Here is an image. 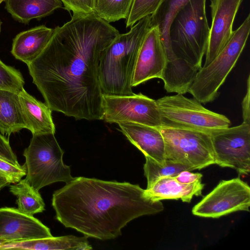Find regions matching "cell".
Listing matches in <instances>:
<instances>
[{
	"label": "cell",
	"mask_w": 250,
	"mask_h": 250,
	"mask_svg": "<svg viewBox=\"0 0 250 250\" xmlns=\"http://www.w3.org/2000/svg\"><path fill=\"white\" fill-rule=\"evenodd\" d=\"M52 206L64 227L102 240L121 235L131 220L164 209L161 201L147 198L138 185L83 177L73 178L54 191Z\"/></svg>",
	"instance_id": "2"
},
{
	"label": "cell",
	"mask_w": 250,
	"mask_h": 250,
	"mask_svg": "<svg viewBox=\"0 0 250 250\" xmlns=\"http://www.w3.org/2000/svg\"><path fill=\"white\" fill-rule=\"evenodd\" d=\"M0 159L14 166H21L10 146L8 139L0 132Z\"/></svg>",
	"instance_id": "30"
},
{
	"label": "cell",
	"mask_w": 250,
	"mask_h": 250,
	"mask_svg": "<svg viewBox=\"0 0 250 250\" xmlns=\"http://www.w3.org/2000/svg\"><path fill=\"white\" fill-rule=\"evenodd\" d=\"M117 124L120 131L145 157L161 164L166 162L165 142L160 128L130 122Z\"/></svg>",
	"instance_id": "15"
},
{
	"label": "cell",
	"mask_w": 250,
	"mask_h": 250,
	"mask_svg": "<svg viewBox=\"0 0 250 250\" xmlns=\"http://www.w3.org/2000/svg\"><path fill=\"white\" fill-rule=\"evenodd\" d=\"M26 174V169L24 164L18 167L0 159V175L5 177L10 183L19 182Z\"/></svg>",
	"instance_id": "29"
},
{
	"label": "cell",
	"mask_w": 250,
	"mask_h": 250,
	"mask_svg": "<svg viewBox=\"0 0 250 250\" xmlns=\"http://www.w3.org/2000/svg\"><path fill=\"white\" fill-rule=\"evenodd\" d=\"M9 190L17 196L18 209L21 212L33 216L44 210L45 204L41 194L24 179L11 185Z\"/></svg>",
	"instance_id": "23"
},
{
	"label": "cell",
	"mask_w": 250,
	"mask_h": 250,
	"mask_svg": "<svg viewBox=\"0 0 250 250\" xmlns=\"http://www.w3.org/2000/svg\"><path fill=\"white\" fill-rule=\"evenodd\" d=\"M102 120L112 124L130 122L160 128L156 100L142 94L117 96L103 94Z\"/></svg>",
	"instance_id": "9"
},
{
	"label": "cell",
	"mask_w": 250,
	"mask_h": 250,
	"mask_svg": "<svg viewBox=\"0 0 250 250\" xmlns=\"http://www.w3.org/2000/svg\"><path fill=\"white\" fill-rule=\"evenodd\" d=\"M4 0H0V4Z\"/></svg>",
	"instance_id": "35"
},
{
	"label": "cell",
	"mask_w": 250,
	"mask_h": 250,
	"mask_svg": "<svg viewBox=\"0 0 250 250\" xmlns=\"http://www.w3.org/2000/svg\"><path fill=\"white\" fill-rule=\"evenodd\" d=\"M163 0H133L126 19V27L132 26L141 19L153 14Z\"/></svg>",
	"instance_id": "26"
},
{
	"label": "cell",
	"mask_w": 250,
	"mask_h": 250,
	"mask_svg": "<svg viewBox=\"0 0 250 250\" xmlns=\"http://www.w3.org/2000/svg\"><path fill=\"white\" fill-rule=\"evenodd\" d=\"M189 0H163L156 11L150 15V28L157 26L164 46L166 58L174 55L170 44L169 29L177 12Z\"/></svg>",
	"instance_id": "22"
},
{
	"label": "cell",
	"mask_w": 250,
	"mask_h": 250,
	"mask_svg": "<svg viewBox=\"0 0 250 250\" xmlns=\"http://www.w3.org/2000/svg\"><path fill=\"white\" fill-rule=\"evenodd\" d=\"M64 8L74 16L95 15V0H61Z\"/></svg>",
	"instance_id": "28"
},
{
	"label": "cell",
	"mask_w": 250,
	"mask_h": 250,
	"mask_svg": "<svg viewBox=\"0 0 250 250\" xmlns=\"http://www.w3.org/2000/svg\"><path fill=\"white\" fill-rule=\"evenodd\" d=\"M2 23V22L1 21V20H0V32H1V26Z\"/></svg>",
	"instance_id": "34"
},
{
	"label": "cell",
	"mask_w": 250,
	"mask_h": 250,
	"mask_svg": "<svg viewBox=\"0 0 250 250\" xmlns=\"http://www.w3.org/2000/svg\"><path fill=\"white\" fill-rule=\"evenodd\" d=\"M52 236L50 229L33 216L18 208H0V246Z\"/></svg>",
	"instance_id": "13"
},
{
	"label": "cell",
	"mask_w": 250,
	"mask_h": 250,
	"mask_svg": "<svg viewBox=\"0 0 250 250\" xmlns=\"http://www.w3.org/2000/svg\"><path fill=\"white\" fill-rule=\"evenodd\" d=\"M87 237L66 235L23 241L0 246V250H90L92 249Z\"/></svg>",
	"instance_id": "19"
},
{
	"label": "cell",
	"mask_w": 250,
	"mask_h": 250,
	"mask_svg": "<svg viewBox=\"0 0 250 250\" xmlns=\"http://www.w3.org/2000/svg\"><path fill=\"white\" fill-rule=\"evenodd\" d=\"M53 32L54 29L42 25L20 32L13 39L12 54L28 64L43 50Z\"/></svg>",
	"instance_id": "17"
},
{
	"label": "cell",
	"mask_w": 250,
	"mask_h": 250,
	"mask_svg": "<svg viewBox=\"0 0 250 250\" xmlns=\"http://www.w3.org/2000/svg\"><path fill=\"white\" fill-rule=\"evenodd\" d=\"M133 0H95V15L110 23L129 14Z\"/></svg>",
	"instance_id": "25"
},
{
	"label": "cell",
	"mask_w": 250,
	"mask_h": 250,
	"mask_svg": "<svg viewBox=\"0 0 250 250\" xmlns=\"http://www.w3.org/2000/svg\"><path fill=\"white\" fill-rule=\"evenodd\" d=\"M119 34L95 15H73L54 28L43 50L27 64L33 83L52 111L77 120H102L100 59Z\"/></svg>",
	"instance_id": "1"
},
{
	"label": "cell",
	"mask_w": 250,
	"mask_h": 250,
	"mask_svg": "<svg viewBox=\"0 0 250 250\" xmlns=\"http://www.w3.org/2000/svg\"><path fill=\"white\" fill-rule=\"evenodd\" d=\"M205 185L201 180L190 184L178 182L174 177L160 179L149 189H145L146 196L153 201L178 200L190 203L194 196H201Z\"/></svg>",
	"instance_id": "18"
},
{
	"label": "cell",
	"mask_w": 250,
	"mask_h": 250,
	"mask_svg": "<svg viewBox=\"0 0 250 250\" xmlns=\"http://www.w3.org/2000/svg\"><path fill=\"white\" fill-rule=\"evenodd\" d=\"M215 164L235 169L240 175L250 172V124L218 130L210 134Z\"/></svg>",
	"instance_id": "10"
},
{
	"label": "cell",
	"mask_w": 250,
	"mask_h": 250,
	"mask_svg": "<svg viewBox=\"0 0 250 250\" xmlns=\"http://www.w3.org/2000/svg\"><path fill=\"white\" fill-rule=\"evenodd\" d=\"M164 127L195 130L209 134L227 128L230 120L225 115L205 108L195 98L176 93L156 100Z\"/></svg>",
	"instance_id": "7"
},
{
	"label": "cell",
	"mask_w": 250,
	"mask_h": 250,
	"mask_svg": "<svg viewBox=\"0 0 250 250\" xmlns=\"http://www.w3.org/2000/svg\"><path fill=\"white\" fill-rule=\"evenodd\" d=\"M203 175L200 173H192L189 170H183L174 177L180 183L190 184L201 180Z\"/></svg>",
	"instance_id": "31"
},
{
	"label": "cell",
	"mask_w": 250,
	"mask_h": 250,
	"mask_svg": "<svg viewBox=\"0 0 250 250\" xmlns=\"http://www.w3.org/2000/svg\"><path fill=\"white\" fill-rule=\"evenodd\" d=\"M243 0H210L212 22L203 66L209 64L231 38L233 22Z\"/></svg>",
	"instance_id": "12"
},
{
	"label": "cell",
	"mask_w": 250,
	"mask_h": 250,
	"mask_svg": "<svg viewBox=\"0 0 250 250\" xmlns=\"http://www.w3.org/2000/svg\"><path fill=\"white\" fill-rule=\"evenodd\" d=\"M250 77L249 75L247 83V92L242 102L243 122L250 124Z\"/></svg>",
	"instance_id": "32"
},
{
	"label": "cell",
	"mask_w": 250,
	"mask_h": 250,
	"mask_svg": "<svg viewBox=\"0 0 250 250\" xmlns=\"http://www.w3.org/2000/svg\"><path fill=\"white\" fill-rule=\"evenodd\" d=\"M24 84V79L20 71L0 60V89L18 94L23 88Z\"/></svg>",
	"instance_id": "27"
},
{
	"label": "cell",
	"mask_w": 250,
	"mask_h": 250,
	"mask_svg": "<svg viewBox=\"0 0 250 250\" xmlns=\"http://www.w3.org/2000/svg\"><path fill=\"white\" fill-rule=\"evenodd\" d=\"M166 55L157 26L147 31L140 48L132 77V87L153 78H162Z\"/></svg>",
	"instance_id": "14"
},
{
	"label": "cell",
	"mask_w": 250,
	"mask_h": 250,
	"mask_svg": "<svg viewBox=\"0 0 250 250\" xmlns=\"http://www.w3.org/2000/svg\"><path fill=\"white\" fill-rule=\"evenodd\" d=\"M250 32V14L240 26L233 31L229 40L208 65L197 72L188 92L201 103L214 101L218 90L238 60Z\"/></svg>",
	"instance_id": "6"
},
{
	"label": "cell",
	"mask_w": 250,
	"mask_h": 250,
	"mask_svg": "<svg viewBox=\"0 0 250 250\" xmlns=\"http://www.w3.org/2000/svg\"><path fill=\"white\" fill-rule=\"evenodd\" d=\"M26 126L23 120L18 94L0 89V132L9 136Z\"/></svg>",
	"instance_id": "21"
},
{
	"label": "cell",
	"mask_w": 250,
	"mask_h": 250,
	"mask_svg": "<svg viewBox=\"0 0 250 250\" xmlns=\"http://www.w3.org/2000/svg\"><path fill=\"white\" fill-rule=\"evenodd\" d=\"M22 117L26 128L32 134L56 132L52 110L45 104L38 101L24 88L18 93Z\"/></svg>",
	"instance_id": "16"
},
{
	"label": "cell",
	"mask_w": 250,
	"mask_h": 250,
	"mask_svg": "<svg viewBox=\"0 0 250 250\" xmlns=\"http://www.w3.org/2000/svg\"><path fill=\"white\" fill-rule=\"evenodd\" d=\"M145 158L144 170L147 182L146 189L152 187L162 178L175 177L183 170L191 171L187 166L180 164L166 161L164 164H161L148 157Z\"/></svg>",
	"instance_id": "24"
},
{
	"label": "cell",
	"mask_w": 250,
	"mask_h": 250,
	"mask_svg": "<svg viewBox=\"0 0 250 250\" xmlns=\"http://www.w3.org/2000/svg\"><path fill=\"white\" fill-rule=\"evenodd\" d=\"M5 8L16 21L28 24L34 19L51 14L62 7L61 0H5Z\"/></svg>",
	"instance_id": "20"
},
{
	"label": "cell",
	"mask_w": 250,
	"mask_h": 250,
	"mask_svg": "<svg viewBox=\"0 0 250 250\" xmlns=\"http://www.w3.org/2000/svg\"><path fill=\"white\" fill-rule=\"evenodd\" d=\"M250 188L240 178L222 180L195 205L192 213L197 216L218 218L238 211H249Z\"/></svg>",
	"instance_id": "11"
},
{
	"label": "cell",
	"mask_w": 250,
	"mask_h": 250,
	"mask_svg": "<svg viewBox=\"0 0 250 250\" xmlns=\"http://www.w3.org/2000/svg\"><path fill=\"white\" fill-rule=\"evenodd\" d=\"M23 155L26 169L25 181L35 190L57 182L65 183L73 177L70 166L62 160L63 151L54 133L32 134Z\"/></svg>",
	"instance_id": "5"
},
{
	"label": "cell",
	"mask_w": 250,
	"mask_h": 250,
	"mask_svg": "<svg viewBox=\"0 0 250 250\" xmlns=\"http://www.w3.org/2000/svg\"><path fill=\"white\" fill-rule=\"evenodd\" d=\"M9 184L10 183L5 177L0 175V190Z\"/></svg>",
	"instance_id": "33"
},
{
	"label": "cell",
	"mask_w": 250,
	"mask_h": 250,
	"mask_svg": "<svg viewBox=\"0 0 250 250\" xmlns=\"http://www.w3.org/2000/svg\"><path fill=\"white\" fill-rule=\"evenodd\" d=\"M206 0H189L175 14L169 29L170 44L174 55L198 71L202 67L209 36Z\"/></svg>",
	"instance_id": "4"
},
{
	"label": "cell",
	"mask_w": 250,
	"mask_h": 250,
	"mask_svg": "<svg viewBox=\"0 0 250 250\" xmlns=\"http://www.w3.org/2000/svg\"><path fill=\"white\" fill-rule=\"evenodd\" d=\"M150 28V15L137 21L130 30L119 34L102 52L98 69L103 94L131 95V82L142 42Z\"/></svg>",
	"instance_id": "3"
},
{
	"label": "cell",
	"mask_w": 250,
	"mask_h": 250,
	"mask_svg": "<svg viewBox=\"0 0 250 250\" xmlns=\"http://www.w3.org/2000/svg\"><path fill=\"white\" fill-rule=\"evenodd\" d=\"M166 161L185 165L192 171L215 164L210 134L205 132L162 126Z\"/></svg>",
	"instance_id": "8"
}]
</instances>
